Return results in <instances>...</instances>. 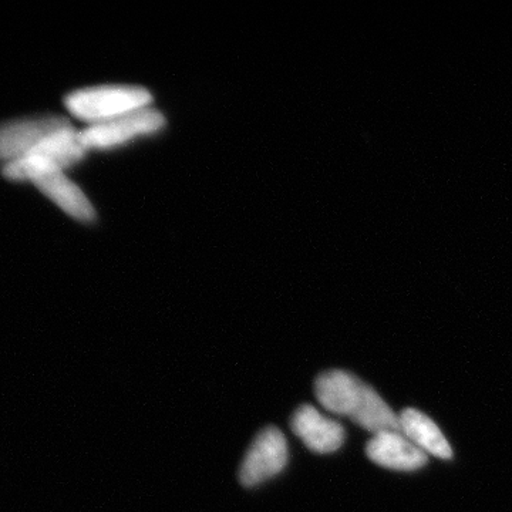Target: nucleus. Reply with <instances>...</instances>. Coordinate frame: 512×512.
Instances as JSON below:
<instances>
[{
	"mask_svg": "<svg viewBox=\"0 0 512 512\" xmlns=\"http://www.w3.org/2000/svg\"><path fill=\"white\" fill-rule=\"evenodd\" d=\"M288 441L276 427H266L256 436L242 461L239 478L245 487H255L278 476L288 464Z\"/></svg>",
	"mask_w": 512,
	"mask_h": 512,
	"instance_id": "20e7f679",
	"label": "nucleus"
},
{
	"mask_svg": "<svg viewBox=\"0 0 512 512\" xmlns=\"http://www.w3.org/2000/svg\"><path fill=\"white\" fill-rule=\"evenodd\" d=\"M291 424L293 433L313 453H335L345 441V429L342 424L323 416L311 404L299 407L293 414Z\"/></svg>",
	"mask_w": 512,
	"mask_h": 512,
	"instance_id": "0eeeda50",
	"label": "nucleus"
},
{
	"mask_svg": "<svg viewBox=\"0 0 512 512\" xmlns=\"http://www.w3.org/2000/svg\"><path fill=\"white\" fill-rule=\"evenodd\" d=\"M89 150L84 146L82 130L72 124L59 128L25 157L3 165L2 175L12 183H35L43 175L59 173L84 160Z\"/></svg>",
	"mask_w": 512,
	"mask_h": 512,
	"instance_id": "f257e3e1",
	"label": "nucleus"
},
{
	"mask_svg": "<svg viewBox=\"0 0 512 512\" xmlns=\"http://www.w3.org/2000/svg\"><path fill=\"white\" fill-rule=\"evenodd\" d=\"M66 117L42 116L0 124V163H13L35 150L46 137L66 126Z\"/></svg>",
	"mask_w": 512,
	"mask_h": 512,
	"instance_id": "39448f33",
	"label": "nucleus"
},
{
	"mask_svg": "<svg viewBox=\"0 0 512 512\" xmlns=\"http://www.w3.org/2000/svg\"><path fill=\"white\" fill-rule=\"evenodd\" d=\"M367 457L377 466L396 471H416L426 466L429 456L414 446L402 431L376 434L366 446Z\"/></svg>",
	"mask_w": 512,
	"mask_h": 512,
	"instance_id": "6e6552de",
	"label": "nucleus"
},
{
	"mask_svg": "<svg viewBox=\"0 0 512 512\" xmlns=\"http://www.w3.org/2000/svg\"><path fill=\"white\" fill-rule=\"evenodd\" d=\"M33 185L73 220L82 224H92L96 221L97 212L92 201L63 171L43 175Z\"/></svg>",
	"mask_w": 512,
	"mask_h": 512,
	"instance_id": "1a4fd4ad",
	"label": "nucleus"
},
{
	"mask_svg": "<svg viewBox=\"0 0 512 512\" xmlns=\"http://www.w3.org/2000/svg\"><path fill=\"white\" fill-rule=\"evenodd\" d=\"M400 431L414 446L423 450L427 456L451 460L453 450L450 443L436 423L426 414L416 409H406L399 416Z\"/></svg>",
	"mask_w": 512,
	"mask_h": 512,
	"instance_id": "9d476101",
	"label": "nucleus"
},
{
	"mask_svg": "<svg viewBox=\"0 0 512 512\" xmlns=\"http://www.w3.org/2000/svg\"><path fill=\"white\" fill-rule=\"evenodd\" d=\"M153 101V94L144 87L107 84L67 94L64 106L76 119L84 121L87 126H94L148 109Z\"/></svg>",
	"mask_w": 512,
	"mask_h": 512,
	"instance_id": "f03ea898",
	"label": "nucleus"
},
{
	"mask_svg": "<svg viewBox=\"0 0 512 512\" xmlns=\"http://www.w3.org/2000/svg\"><path fill=\"white\" fill-rule=\"evenodd\" d=\"M165 126L167 120L164 114L148 107L107 123L87 126L82 130V138L89 153L114 150L134 143L138 138L156 136Z\"/></svg>",
	"mask_w": 512,
	"mask_h": 512,
	"instance_id": "7ed1b4c3",
	"label": "nucleus"
},
{
	"mask_svg": "<svg viewBox=\"0 0 512 512\" xmlns=\"http://www.w3.org/2000/svg\"><path fill=\"white\" fill-rule=\"evenodd\" d=\"M370 386L345 370H329L316 379L315 393L323 409L355 420L366 402Z\"/></svg>",
	"mask_w": 512,
	"mask_h": 512,
	"instance_id": "423d86ee",
	"label": "nucleus"
}]
</instances>
